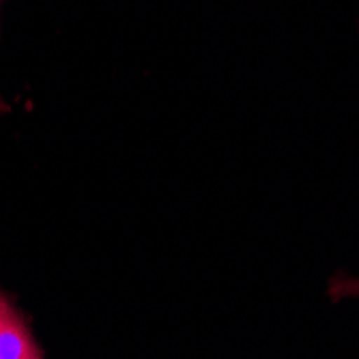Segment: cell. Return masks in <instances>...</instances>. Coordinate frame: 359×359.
<instances>
[{
    "instance_id": "obj_1",
    "label": "cell",
    "mask_w": 359,
    "mask_h": 359,
    "mask_svg": "<svg viewBox=\"0 0 359 359\" xmlns=\"http://www.w3.org/2000/svg\"><path fill=\"white\" fill-rule=\"evenodd\" d=\"M0 359H46L28 314L0 288Z\"/></svg>"
},
{
    "instance_id": "obj_2",
    "label": "cell",
    "mask_w": 359,
    "mask_h": 359,
    "mask_svg": "<svg viewBox=\"0 0 359 359\" xmlns=\"http://www.w3.org/2000/svg\"><path fill=\"white\" fill-rule=\"evenodd\" d=\"M330 297H332V302H340L346 297H359V276L357 278L336 276L330 282Z\"/></svg>"
},
{
    "instance_id": "obj_3",
    "label": "cell",
    "mask_w": 359,
    "mask_h": 359,
    "mask_svg": "<svg viewBox=\"0 0 359 359\" xmlns=\"http://www.w3.org/2000/svg\"><path fill=\"white\" fill-rule=\"evenodd\" d=\"M0 3H3V0H0ZM7 110H9V108H7V106H5L3 102H0V112H7Z\"/></svg>"
}]
</instances>
